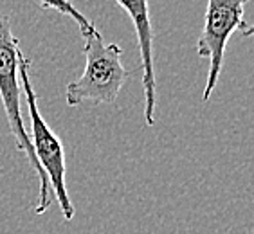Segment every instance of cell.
<instances>
[{"label": "cell", "instance_id": "cell-1", "mask_svg": "<svg viewBox=\"0 0 254 234\" xmlns=\"http://www.w3.org/2000/svg\"><path fill=\"white\" fill-rule=\"evenodd\" d=\"M22 53L13 31H11L9 18L0 11V99L4 105V112L11 133L15 135L18 150L27 157L29 164L36 171L38 176V204L34 207L36 215H44L53 204L54 196L51 191V185L44 170L40 168L33 146H31L29 133L25 130L24 117H22V88H20V76H18V56Z\"/></svg>", "mask_w": 254, "mask_h": 234}, {"label": "cell", "instance_id": "cell-2", "mask_svg": "<svg viewBox=\"0 0 254 234\" xmlns=\"http://www.w3.org/2000/svg\"><path fill=\"white\" fill-rule=\"evenodd\" d=\"M85 40V70L65 88L68 107L81 103H116L121 88L130 78L121 61L123 51L118 44H105L101 33L92 29L81 34Z\"/></svg>", "mask_w": 254, "mask_h": 234}, {"label": "cell", "instance_id": "cell-3", "mask_svg": "<svg viewBox=\"0 0 254 234\" xmlns=\"http://www.w3.org/2000/svg\"><path fill=\"white\" fill-rule=\"evenodd\" d=\"M18 76L20 87H24V96L29 108V121H31V146H33L36 161L40 168L44 170L47 180H49L51 191L54 200L58 202L62 216L65 222H72L74 218V205L68 198L67 184H65V151L64 144L58 139V135L47 126L44 117L38 110V96L34 94L33 81L29 76V59L24 56V51L18 56Z\"/></svg>", "mask_w": 254, "mask_h": 234}, {"label": "cell", "instance_id": "cell-4", "mask_svg": "<svg viewBox=\"0 0 254 234\" xmlns=\"http://www.w3.org/2000/svg\"><path fill=\"white\" fill-rule=\"evenodd\" d=\"M249 0H207L200 38L196 42V54L209 59L207 79L202 92V101H209L220 79L224 54L231 34L253 36L254 27L245 20V4Z\"/></svg>", "mask_w": 254, "mask_h": 234}, {"label": "cell", "instance_id": "cell-5", "mask_svg": "<svg viewBox=\"0 0 254 234\" xmlns=\"http://www.w3.org/2000/svg\"><path fill=\"white\" fill-rule=\"evenodd\" d=\"M130 16L141 51V72L144 88V121L148 126L155 124V68H153V29L150 20L148 0H116Z\"/></svg>", "mask_w": 254, "mask_h": 234}, {"label": "cell", "instance_id": "cell-6", "mask_svg": "<svg viewBox=\"0 0 254 234\" xmlns=\"http://www.w3.org/2000/svg\"><path fill=\"white\" fill-rule=\"evenodd\" d=\"M36 2H40V4L44 5V7H47V9H54V11H58V13H62V15L70 16V18L78 24L79 33L81 34L96 29V27L92 25V22H90L85 15H81L68 0H36Z\"/></svg>", "mask_w": 254, "mask_h": 234}]
</instances>
